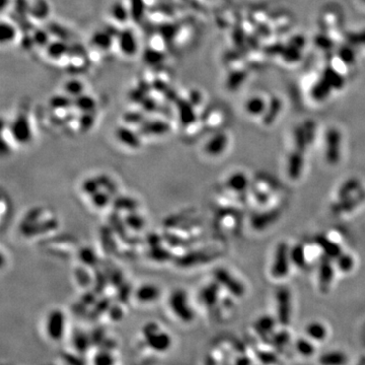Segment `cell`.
Instances as JSON below:
<instances>
[{"instance_id":"ba28073f","label":"cell","mask_w":365,"mask_h":365,"mask_svg":"<svg viewBox=\"0 0 365 365\" xmlns=\"http://www.w3.org/2000/svg\"><path fill=\"white\" fill-rule=\"evenodd\" d=\"M341 134L337 129H330L327 134L326 159L330 165H337L340 161L341 151Z\"/></svg>"},{"instance_id":"ac0fdd59","label":"cell","mask_w":365,"mask_h":365,"mask_svg":"<svg viewBox=\"0 0 365 365\" xmlns=\"http://www.w3.org/2000/svg\"><path fill=\"white\" fill-rule=\"evenodd\" d=\"M63 91L65 95L75 99L84 94V84L79 79L72 78L64 83Z\"/></svg>"},{"instance_id":"8992f818","label":"cell","mask_w":365,"mask_h":365,"mask_svg":"<svg viewBox=\"0 0 365 365\" xmlns=\"http://www.w3.org/2000/svg\"><path fill=\"white\" fill-rule=\"evenodd\" d=\"M144 337L151 342V345L159 350L168 348L171 343V337L167 332L159 329L158 325L155 323L147 324L144 327Z\"/></svg>"},{"instance_id":"1f68e13d","label":"cell","mask_w":365,"mask_h":365,"mask_svg":"<svg viewBox=\"0 0 365 365\" xmlns=\"http://www.w3.org/2000/svg\"><path fill=\"white\" fill-rule=\"evenodd\" d=\"M265 110V102L260 98L250 99L246 103V111L250 114V115H261Z\"/></svg>"},{"instance_id":"2e32d148","label":"cell","mask_w":365,"mask_h":365,"mask_svg":"<svg viewBox=\"0 0 365 365\" xmlns=\"http://www.w3.org/2000/svg\"><path fill=\"white\" fill-rule=\"evenodd\" d=\"M73 106L81 113H93L97 107V101L88 95H81L73 99Z\"/></svg>"},{"instance_id":"6da1fadb","label":"cell","mask_w":365,"mask_h":365,"mask_svg":"<svg viewBox=\"0 0 365 365\" xmlns=\"http://www.w3.org/2000/svg\"><path fill=\"white\" fill-rule=\"evenodd\" d=\"M170 310L182 323H191L195 318L193 307L191 306L189 295L186 290L177 288L171 292L168 299Z\"/></svg>"},{"instance_id":"ffe728a7","label":"cell","mask_w":365,"mask_h":365,"mask_svg":"<svg viewBox=\"0 0 365 365\" xmlns=\"http://www.w3.org/2000/svg\"><path fill=\"white\" fill-rule=\"evenodd\" d=\"M124 223L126 226H128L131 230L135 232H139L143 230L145 226V219L144 217L136 211L128 212V214L125 216Z\"/></svg>"},{"instance_id":"d590c367","label":"cell","mask_w":365,"mask_h":365,"mask_svg":"<svg viewBox=\"0 0 365 365\" xmlns=\"http://www.w3.org/2000/svg\"><path fill=\"white\" fill-rule=\"evenodd\" d=\"M80 261L87 266H94L97 263V256L91 248H83L79 254Z\"/></svg>"},{"instance_id":"4316f807","label":"cell","mask_w":365,"mask_h":365,"mask_svg":"<svg viewBox=\"0 0 365 365\" xmlns=\"http://www.w3.org/2000/svg\"><path fill=\"white\" fill-rule=\"evenodd\" d=\"M82 192L84 194H86L87 196H91L96 194L98 191L102 190V186L101 182L99 181L98 177L95 178H87L85 181L82 182V186H81Z\"/></svg>"},{"instance_id":"d6a6232c","label":"cell","mask_w":365,"mask_h":365,"mask_svg":"<svg viewBox=\"0 0 365 365\" xmlns=\"http://www.w3.org/2000/svg\"><path fill=\"white\" fill-rule=\"evenodd\" d=\"M359 187V182L357 180H349L347 181L344 186L342 187L339 191V198L340 200H345L348 199L349 196L358 189Z\"/></svg>"},{"instance_id":"d4e9b609","label":"cell","mask_w":365,"mask_h":365,"mask_svg":"<svg viewBox=\"0 0 365 365\" xmlns=\"http://www.w3.org/2000/svg\"><path fill=\"white\" fill-rule=\"evenodd\" d=\"M17 31L12 22L2 21L1 24V43L9 44L16 39Z\"/></svg>"},{"instance_id":"8fae6325","label":"cell","mask_w":365,"mask_h":365,"mask_svg":"<svg viewBox=\"0 0 365 365\" xmlns=\"http://www.w3.org/2000/svg\"><path fill=\"white\" fill-rule=\"evenodd\" d=\"M228 144V137L224 133H217L205 144V152L210 156H219L224 152Z\"/></svg>"},{"instance_id":"f546056e","label":"cell","mask_w":365,"mask_h":365,"mask_svg":"<svg viewBox=\"0 0 365 365\" xmlns=\"http://www.w3.org/2000/svg\"><path fill=\"white\" fill-rule=\"evenodd\" d=\"M115 206L117 209L120 210H126L127 212H132V211H136V209L138 208V204L133 199V198H129V197H121L115 200Z\"/></svg>"},{"instance_id":"8d00e7d4","label":"cell","mask_w":365,"mask_h":365,"mask_svg":"<svg viewBox=\"0 0 365 365\" xmlns=\"http://www.w3.org/2000/svg\"><path fill=\"white\" fill-rule=\"evenodd\" d=\"M338 268L343 272H349L354 266V260L350 255H340L338 257Z\"/></svg>"},{"instance_id":"836d02e7","label":"cell","mask_w":365,"mask_h":365,"mask_svg":"<svg viewBox=\"0 0 365 365\" xmlns=\"http://www.w3.org/2000/svg\"><path fill=\"white\" fill-rule=\"evenodd\" d=\"M290 260L296 266H299V267L304 266L306 262V257H305V252H304V247L301 245L295 246L290 252Z\"/></svg>"},{"instance_id":"277c9868","label":"cell","mask_w":365,"mask_h":365,"mask_svg":"<svg viewBox=\"0 0 365 365\" xmlns=\"http://www.w3.org/2000/svg\"><path fill=\"white\" fill-rule=\"evenodd\" d=\"M289 260L290 254L288 250V246L285 243H281L278 245L275 258L272 265V275L274 278H283L287 275L289 271Z\"/></svg>"},{"instance_id":"d6986e66","label":"cell","mask_w":365,"mask_h":365,"mask_svg":"<svg viewBox=\"0 0 365 365\" xmlns=\"http://www.w3.org/2000/svg\"><path fill=\"white\" fill-rule=\"evenodd\" d=\"M111 16L120 24L126 22L130 16V9L122 2H115L110 9Z\"/></svg>"},{"instance_id":"cb8c5ba5","label":"cell","mask_w":365,"mask_h":365,"mask_svg":"<svg viewBox=\"0 0 365 365\" xmlns=\"http://www.w3.org/2000/svg\"><path fill=\"white\" fill-rule=\"evenodd\" d=\"M277 299H278L280 316L282 318H286L288 315V307H289V300H290L289 290L285 287L280 288L277 291Z\"/></svg>"},{"instance_id":"4fadbf2b","label":"cell","mask_w":365,"mask_h":365,"mask_svg":"<svg viewBox=\"0 0 365 365\" xmlns=\"http://www.w3.org/2000/svg\"><path fill=\"white\" fill-rule=\"evenodd\" d=\"M45 50L48 58L52 60H59L63 58L68 53V51H69V46H68V44L64 40L61 39L53 41L51 40Z\"/></svg>"},{"instance_id":"83f0119b","label":"cell","mask_w":365,"mask_h":365,"mask_svg":"<svg viewBox=\"0 0 365 365\" xmlns=\"http://www.w3.org/2000/svg\"><path fill=\"white\" fill-rule=\"evenodd\" d=\"M180 120L181 123L185 126H189L195 121V114L192 111V106L187 103V105H182L180 107Z\"/></svg>"},{"instance_id":"5b68a950","label":"cell","mask_w":365,"mask_h":365,"mask_svg":"<svg viewBox=\"0 0 365 365\" xmlns=\"http://www.w3.org/2000/svg\"><path fill=\"white\" fill-rule=\"evenodd\" d=\"M214 279L219 285L225 287L236 296H241L244 293V287L243 283L223 268H219L214 271Z\"/></svg>"},{"instance_id":"44dd1931","label":"cell","mask_w":365,"mask_h":365,"mask_svg":"<svg viewBox=\"0 0 365 365\" xmlns=\"http://www.w3.org/2000/svg\"><path fill=\"white\" fill-rule=\"evenodd\" d=\"M90 203L93 206L97 209H104L109 204L111 203L112 197L111 194L106 190H100L96 194L91 195L90 197Z\"/></svg>"},{"instance_id":"52a82bcc","label":"cell","mask_w":365,"mask_h":365,"mask_svg":"<svg viewBox=\"0 0 365 365\" xmlns=\"http://www.w3.org/2000/svg\"><path fill=\"white\" fill-rule=\"evenodd\" d=\"M119 50L126 56H134L139 49L138 39L130 29H124L117 36Z\"/></svg>"},{"instance_id":"e575fe53","label":"cell","mask_w":365,"mask_h":365,"mask_svg":"<svg viewBox=\"0 0 365 365\" xmlns=\"http://www.w3.org/2000/svg\"><path fill=\"white\" fill-rule=\"evenodd\" d=\"M49 8H48V4L46 3L44 0H39V1L35 4V5H32V7H30L29 9V12L31 14H33L34 17L38 18V19H41V13L40 11L42 12V15H43V18L46 17V15L48 14L49 12Z\"/></svg>"},{"instance_id":"f35d334b","label":"cell","mask_w":365,"mask_h":365,"mask_svg":"<svg viewBox=\"0 0 365 365\" xmlns=\"http://www.w3.org/2000/svg\"><path fill=\"white\" fill-rule=\"evenodd\" d=\"M363 1H364V2H365V0H363Z\"/></svg>"},{"instance_id":"7c38bea8","label":"cell","mask_w":365,"mask_h":365,"mask_svg":"<svg viewBox=\"0 0 365 365\" xmlns=\"http://www.w3.org/2000/svg\"><path fill=\"white\" fill-rule=\"evenodd\" d=\"M303 151L296 149L293 153L290 154L288 159V175L291 180H298L303 173L304 166V158Z\"/></svg>"},{"instance_id":"74e56055","label":"cell","mask_w":365,"mask_h":365,"mask_svg":"<svg viewBox=\"0 0 365 365\" xmlns=\"http://www.w3.org/2000/svg\"><path fill=\"white\" fill-rule=\"evenodd\" d=\"M94 118L91 116V113H82V116L80 119V126L81 128L89 129L91 126L94 125Z\"/></svg>"},{"instance_id":"5bb4252c","label":"cell","mask_w":365,"mask_h":365,"mask_svg":"<svg viewBox=\"0 0 365 365\" xmlns=\"http://www.w3.org/2000/svg\"><path fill=\"white\" fill-rule=\"evenodd\" d=\"M113 35L105 30L96 32L91 37V44L100 50L107 51L113 46Z\"/></svg>"},{"instance_id":"7a4b0ae2","label":"cell","mask_w":365,"mask_h":365,"mask_svg":"<svg viewBox=\"0 0 365 365\" xmlns=\"http://www.w3.org/2000/svg\"><path fill=\"white\" fill-rule=\"evenodd\" d=\"M9 132L17 144H28L33 139V130L30 120L25 114H19L9 126Z\"/></svg>"},{"instance_id":"7402d4cb","label":"cell","mask_w":365,"mask_h":365,"mask_svg":"<svg viewBox=\"0 0 365 365\" xmlns=\"http://www.w3.org/2000/svg\"><path fill=\"white\" fill-rule=\"evenodd\" d=\"M317 244L321 246L328 256H330L331 258H338L341 254V249L340 246L338 244H336L335 243L331 242L328 238L326 237H317L316 239Z\"/></svg>"},{"instance_id":"4dcf8cb0","label":"cell","mask_w":365,"mask_h":365,"mask_svg":"<svg viewBox=\"0 0 365 365\" xmlns=\"http://www.w3.org/2000/svg\"><path fill=\"white\" fill-rule=\"evenodd\" d=\"M50 107L54 110L67 109L69 106H73V99L67 95L55 96L50 100Z\"/></svg>"},{"instance_id":"e0dca14e","label":"cell","mask_w":365,"mask_h":365,"mask_svg":"<svg viewBox=\"0 0 365 365\" xmlns=\"http://www.w3.org/2000/svg\"><path fill=\"white\" fill-rule=\"evenodd\" d=\"M169 130H170V126L164 121H153L151 123L143 124L140 134L144 133L147 135L161 136V135H165L166 133H168Z\"/></svg>"},{"instance_id":"9a60e30c","label":"cell","mask_w":365,"mask_h":365,"mask_svg":"<svg viewBox=\"0 0 365 365\" xmlns=\"http://www.w3.org/2000/svg\"><path fill=\"white\" fill-rule=\"evenodd\" d=\"M248 185V180L246 176L243 173H234L228 177L226 181V186L228 189H231L235 192H243L246 189Z\"/></svg>"},{"instance_id":"9c48e42d","label":"cell","mask_w":365,"mask_h":365,"mask_svg":"<svg viewBox=\"0 0 365 365\" xmlns=\"http://www.w3.org/2000/svg\"><path fill=\"white\" fill-rule=\"evenodd\" d=\"M137 302L141 304L155 303L161 296V289L153 283H143L134 292Z\"/></svg>"},{"instance_id":"30bf717a","label":"cell","mask_w":365,"mask_h":365,"mask_svg":"<svg viewBox=\"0 0 365 365\" xmlns=\"http://www.w3.org/2000/svg\"><path fill=\"white\" fill-rule=\"evenodd\" d=\"M115 135L121 144L131 149H138L141 146V139L138 132L136 133L127 127H119Z\"/></svg>"},{"instance_id":"3957f363","label":"cell","mask_w":365,"mask_h":365,"mask_svg":"<svg viewBox=\"0 0 365 365\" xmlns=\"http://www.w3.org/2000/svg\"><path fill=\"white\" fill-rule=\"evenodd\" d=\"M66 327V315L61 309L51 310L46 317L45 329L47 335L53 340H59L63 337Z\"/></svg>"},{"instance_id":"f1b7e54d","label":"cell","mask_w":365,"mask_h":365,"mask_svg":"<svg viewBox=\"0 0 365 365\" xmlns=\"http://www.w3.org/2000/svg\"><path fill=\"white\" fill-rule=\"evenodd\" d=\"M32 39L34 42V45L40 46V47H47V45L51 42L50 34L48 31L44 29H37L32 33Z\"/></svg>"},{"instance_id":"484cf974","label":"cell","mask_w":365,"mask_h":365,"mask_svg":"<svg viewBox=\"0 0 365 365\" xmlns=\"http://www.w3.org/2000/svg\"><path fill=\"white\" fill-rule=\"evenodd\" d=\"M218 286L219 284L215 281L214 283H210V285L204 287L202 289L201 292V298H202V302L206 303L208 304H213L216 301L217 298V291H218Z\"/></svg>"},{"instance_id":"603a6c76","label":"cell","mask_w":365,"mask_h":365,"mask_svg":"<svg viewBox=\"0 0 365 365\" xmlns=\"http://www.w3.org/2000/svg\"><path fill=\"white\" fill-rule=\"evenodd\" d=\"M334 270L329 261H324L319 269V284L323 288H328L333 280Z\"/></svg>"}]
</instances>
